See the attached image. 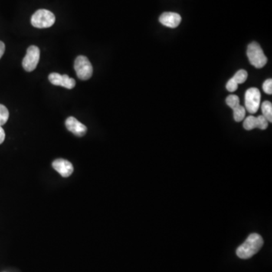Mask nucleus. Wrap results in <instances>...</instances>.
<instances>
[{"label": "nucleus", "instance_id": "nucleus-20", "mask_svg": "<svg viewBox=\"0 0 272 272\" xmlns=\"http://www.w3.org/2000/svg\"><path fill=\"white\" fill-rule=\"evenodd\" d=\"M5 138V133L2 126H0V145L4 142Z\"/></svg>", "mask_w": 272, "mask_h": 272}, {"label": "nucleus", "instance_id": "nucleus-9", "mask_svg": "<svg viewBox=\"0 0 272 272\" xmlns=\"http://www.w3.org/2000/svg\"><path fill=\"white\" fill-rule=\"evenodd\" d=\"M65 126L70 132L79 137H82L86 135L87 132L86 126L73 116H70L66 119Z\"/></svg>", "mask_w": 272, "mask_h": 272}, {"label": "nucleus", "instance_id": "nucleus-7", "mask_svg": "<svg viewBox=\"0 0 272 272\" xmlns=\"http://www.w3.org/2000/svg\"><path fill=\"white\" fill-rule=\"evenodd\" d=\"M49 80L54 86H60L66 89H72L76 86L74 79L70 78L67 75H61L57 73H50Z\"/></svg>", "mask_w": 272, "mask_h": 272}, {"label": "nucleus", "instance_id": "nucleus-4", "mask_svg": "<svg viewBox=\"0 0 272 272\" xmlns=\"http://www.w3.org/2000/svg\"><path fill=\"white\" fill-rule=\"evenodd\" d=\"M74 69L77 77L82 80H87L93 76V67L86 56L80 55L76 58Z\"/></svg>", "mask_w": 272, "mask_h": 272}, {"label": "nucleus", "instance_id": "nucleus-8", "mask_svg": "<svg viewBox=\"0 0 272 272\" xmlns=\"http://www.w3.org/2000/svg\"><path fill=\"white\" fill-rule=\"evenodd\" d=\"M53 167L59 174L64 178L70 176L73 172V166L71 163L67 160L56 159L53 162Z\"/></svg>", "mask_w": 272, "mask_h": 272}, {"label": "nucleus", "instance_id": "nucleus-15", "mask_svg": "<svg viewBox=\"0 0 272 272\" xmlns=\"http://www.w3.org/2000/svg\"><path fill=\"white\" fill-rule=\"evenodd\" d=\"M9 117V113L8 109L3 105L0 104V126H3L6 123Z\"/></svg>", "mask_w": 272, "mask_h": 272}, {"label": "nucleus", "instance_id": "nucleus-13", "mask_svg": "<svg viewBox=\"0 0 272 272\" xmlns=\"http://www.w3.org/2000/svg\"><path fill=\"white\" fill-rule=\"evenodd\" d=\"M247 77H248V74L246 70H240L235 73L232 79L237 84H242V83H245Z\"/></svg>", "mask_w": 272, "mask_h": 272}, {"label": "nucleus", "instance_id": "nucleus-5", "mask_svg": "<svg viewBox=\"0 0 272 272\" xmlns=\"http://www.w3.org/2000/svg\"><path fill=\"white\" fill-rule=\"evenodd\" d=\"M261 102V93L256 88H250L245 93V107L247 111L254 114L258 111Z\"/></svg>", "mask_w": 272, "mask_h": 272}, {"label": "nucleus", "instance_id": "nucleus-3", "mask_svg": "<svg viewBox=\"0 0 272 272\" xmlns=\"http://www.w3.org/2000/svg\"><path fill=\"white\" fill-rule=\"evenodd\" d=\"M55 17L52 11L40 9L33 14L31 24L37 28H48L54 24Z\"/></svg>", "mask_w": 272, "mask_h": 272}, {"label": "nucleus", "instance_id": "nucleus-19", "mask_svg": "<svg viewBox=\"0 0 272 272\" xmlns=\"http://www.w3.org/2000/svg\"><path fill=\"white\" fill-rule=\"evenodd\" d=\"M238 87V84L235 83V82L233 80V79L231 78V80H228V83L226 84V89L230 93H234L237 89Z\"/></svg>", "mask_w": 272, "mask_h": 272}, {"label": "nucleus", "instance_id": "nucleus-12", "mask_svg": "<svg viewBox=\"0 0 272 272\" xmlns=\"http://www.w3.org/2000/svg\"><path fill=\"white\" fill-rule=\"evenodd\" d=\"M244 128L246 130H252L257 128V121L254 116H249L244 121Z\"/></svg>", "mask_w": 272, "mask_h": 272}, {"label": "nucleus", "instance_id": "nucleus-21", "mask_svg": "<svg viewBox=\"0 0 272 272\" xmlns=\"http://www.w3.org/2000/svg\"><path fill=\"white\" fill-rule=\"evenodd\" d=\"M5 44L2 41H0V58L5 53Z\"/></svg>", "mask_w": 272, "mask_h": 272}, {"label": "nucleus", "instance_id": "nucleus-6", "mask_svg": "<svg viewBox=\"0 0 272 272\" xmlns=\"http://www.w3.org/2000/svg\"><path fill=\"white\" fill-rule=\"evenodd\" d=\"M40 49L36 46H31L27 49V54L23 59L22 65L27 72H32L37 68L40 60Z\"/></svg>", "mask_w": 272, "mask_h": 272}, {"label": "nucleus", "instance_id": "nucleus-18", "mask_svg": "<svg viewBox=\"0 0 272 272\" xmlns=\"http://www.w3.org/2000/svg\"><path fill=\"white\" fill-rule=\"evenodd\" d=\"M263 89L264 90L265 93H267L269 95L272 94V79H269V80H266L265 83L263 85Z\"/></svg>", "mask_w": 272, "mask_h": 272}, {"label": "nucleus", "instance_id": "nucleus-16", "mask_svg": "<svg viewBox=\"0 0 272 272\" xmlns=\"http://www.w3.org/2000/svg\"><path fill=\"white\" fill-rule=\"evenodd\" d=\"M226 104L231 108L232 110H234L236 108L238 107L240 105V99H239L238 96H235V95H231L226 99Z\"/></svg>", "mask_w": 272, "mask_h": 272}, {"label": "nucleus", "instance_id": "nucleus-10", "mask_svg": "<svg viewBox=\"0 0 272 272\" xmlns=\"http://www.w3.org/2000/svg\"><path fill=\"white\" fill-rule=\"evenodd\" d=\"M160 22L165 27L175 28L181 23V18L179 14L175 12H165L161 14Z\"/></svg>", "mask_w": 272, "mask_h": 272}, {"label": "nucleus", "instance_id": "nucleus-14", "mask_svg": "<svg viewBox=\"0 0 272 272\" xmlns=\"http://www.w3.org/2000/svg\"><path fill=\"white\" fill-rule=\"evenodd\" d=\"M234 111V118L236 122H240L244 120L245 118L246 110L243 106L239 105L238 107L236 108L233 110Z\"/></svg>", "mask_w": 272, "mask_h": 272}, {"label": "nucleus", "instance_id": "nucleus-17", "mask_svg": "<svg viewBox=\"0 0 272 272\" xmlns=\"http://www.w3.org/2000/svg\"><path fill=\"white\" fill-rule=\"evenodd\" d=\"M256 121H257V128L263 129V130L267 129L268 126H269V121L263 115L257 116Z\"/></svg>", "mask_w": 272, "mask_h": 272}, {"label": "nucleus", "instance_id": "nucleus-1", "mask_svg": "<svg viewBox=\"0 0 272 272\" xmlns=\"http://www.w3.org/2000/svg\"><path fill=\"white\" fill-rule=\"evenodd\" d=\"M263 239L260 234H251L244 244L237 248L236 253L239 258L247 260L260 251L263 246Z\"/></svg>", "mask_w": 272, "mask_h": 272}, {"label": "nucleus", "instance_id": "nucleus-2", "mask_svg": "<svg viewBox=\"0 0 272 272\" xmlns=\"http://www.w3.org/2000/svg\"><path fill=\"white\" fill-rule=\"evenodd\" d=\"M247 53L250 64L256 68H262L267 64V57L265 55L261 47L256 42L249 45Z\"/></svg>", "mask_w": 272, "mask_h": 272}, {"label": "nucleus", "instance_id": "nucleus-11", "mask_svg": "<svg viewBox=\"0 0 272 272\" xmlns=\"http://www.w3.org/2000/svg\"><path fill=\"white\" fill-rule=\"evenodd\" d=\"M262 112H263V116L269 121V123L272 122V104L270 102H263L262 104Z\"/></svg>", "mask_w": 272, "mask_h": 272}]
</instances>
